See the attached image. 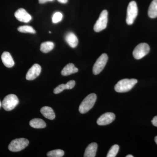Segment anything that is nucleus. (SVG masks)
Listing matches in <instances>:
<instances>
[{"mask_svg": "<svg viewBox=\"0 0 157 157\" xmlns=\"http://www.w3.org/2000/svg\"><path fill=\"white\" fill-rule=\"evenodd\" d=\"M126 157H134L132 155H128L126 156Z\"/></svg>", "mask_w": 157, "mask_h": 157, "instance_id": "obj_29", "label": "nucleus"}, {"mask_svg": "<svg viewBox=\"0 0 157 157\" xmlns=\"http://www.w3.org/2000/svg\"><path fill=\"white\" fill-rule=\"evenodd\" d=\"M150 47L146 43H141L135 47L133 52V55L136 59H142L149 53Z\"/></svg>", "mask_w": 157, "mask_h": 157, "instance_id": "obj_7", "label": "nucleus"}, {"mask_svg": "<svg viewBox=\"0 0 157 157\" xmlns=\"http://www.w3.org/2000/svg\"><path fill=\"white\" fill-rule=\"evenodd\" d=\"M137 82V80L135 78H125L118 82L114 89L118 93L127 92L132 90Z\"/></svg>", "mask_w": 157, "mask_h": 157, "instance_id": "obj_1", "label": "nucleus"}, {"mask_svg": "<svg viewBox=\"0 0 157 157\" xmlns=\"http://www.w3.org/2000/svg\"><path fill=\"white\" fill-rule=\"evenodd\" d=\"M63 18V14L60 12H55L52 17V22L54 24L58 23L61 21Z\"/></svg>", "mask_w": 157, "mask_h": 157, "instance_id": "obj_23", "label": "nucleus"}, {"mask_svg": "<svg viewBox=\"0 0 157 157\" xmlns=\"http://www.w3.org/2000/svg\"><path fill=\"white\" fill-rule=\"evenodd\" d=\"M42 70L41 66L38 64H35L28 71L26 78L28 80H33L36 79L40 75Z\"/></svg>", "mask_w": 157, "mask_h": 157, "instance_id": "obj_9", "label": "nucleus"}, {"mask_svg": "<svg viewBox=\"0 0 157 157\" xmlns=\"http://www.w3.org/2000/svg\"><path fill=\"white\" fill-rule=\"evenodd\" d=\"M1 102H0V107H1Z\"/></svg>", "mask_w": 157, "mask_h": 157, "instance_id": "obj_32", "label": "nucleus"}, {"mask_svg": "<svg viewBox=\"0 0 157 157\" xmlns=\"http://www.w3.org/2000/svg\"><path fill=\"white\" fill-rule=\"evenodd\" d=\"M66 84L67 90L72 89L75 86L76 82L74 80H70L67 82V84Z\"/></svg>", "mask_w": 157, "mask_h": 157, "instance_id": "obj_25", "label": "nucleus"}, {"mask_svg": "<svg viewBox=\"0 0 157 157\" xmlns=\"http://www.w3.org/2000/svg\"><path fill=\"white\" fill-rule=\"evenodd\" d=\"M19 103V100L15 95L11 94L6 96L2 103V106L6 111L14 109Z\"/></svg>", "mask_w": 157, "mask_h": 157, "instance_id": "obj_4", "label": "nucleus"}, {"mask_svg": "<svg viewBox=\"0 0 157 157\" xmlns=\"http://www.w3.org/2000/svg\"><path fill=\"white\" fill-rule=\"evenodd\" d=\"M65 40L68 45L72 48H75L78 45V38L76 35L72 32H70L67 34L65 36Z\"/></svg>", "mask_w": 157, "mask_h": 157, "instance_id": "obj_13", "label": "nucleus"}, {"mask_svg": "<svg viewBox=\"0 0 157 157\" xmlns=\"http://www.w3.org/2000/svg\"><path fill=\"white\" fill-rule=\"evenodd\" d=\"M115 115L113 113H106L101 116L97 121L99 125H106L109 124L115 120Z\"/></svg>", "mask_w": 157, "mask_h": 157, "instance_id": "obj_10", "label": "nucleus"}, {"mask_svg": "<svg viewBox=\"0 0 157 157\" xmlns=\"http://www.w3.org/2000/svg\"><path fill=\"white\" fill-rule=\"evenodd\" d=\"M151 122L154 126L157 127V116L153 118L152 120L151 121Z\"/></svg>", "mask_w": 157, "mask_h": 157, "instance_id": "obj_26", "label": "nucleus"}, {"mask_svg": "<svg viewBox=\"0 0 157 157\" xmlns=\"http://www.w3.org/2000/svg\"><path fill=\"white\" fill-rule=\"evenodd\" d=\"M119 150V146L117 144L113 145L108 152L107 157H115L118 152Z\"/></svg>", "mask_w": 157, "mask_h": 157, "instance_id": "obj_22", "label": "nucleus"}, {"mask_svg": "<svg viewBox=\"0 0 157 157\" xmlns=\"http://www.w3.org/2000/svg\"><path fill=\"white\" fill-rule=\"evenodd\" d=\"M98 144L96 143H92L90 144L86 149L84 157H95L98 149Z\"/></svg>", "mask_w": 157, "mask_h": 157, "instance_id": "obj_14", "label": "nucleus"}, {"mask_svg": "<svg viewBox=\"0 0 157 157\" xmlns=\"http://www.w3.org/2000/svg\"><path fill=\"white\" fill-rule=\"evenodd\" d=\"M59 2L62 3V4H66L67 3L68 0H57Z\"/></svg>", "mask_w": 157, "mask_h": 157, "instance_id": "obj_28", "label": "nucleus"}, {"mask_svg": "<svg viewBox=\"0 0 157 157\" xmlns=\"http://www.w3.org/2000/svg\"><path fill=\"white\" fill-rule=\"evenodd\" d=\"M14 16L17 20L22 22H29L32 19L30 14H29L25 9L22 8L18 9L15 12Z\"/></svg>", "mask_w": 157, "mask_h": 157, "instance_id": "obj_11", "label": "nucleus"}, {"mask_svg": "<svg viewBox=\"0 0 157 157\" xmlns=\"http://www.w3.org/2000/svg\"><path fill=\"white\" fill-rule=\"evenodd\" d=\"M40 112L43 116L50 120H52L55 118V113L51 107L45 106L42 107L40 109Z\"/></svg>", "mask_w": 157, "mask_h": 157, "instance_id": "obj_15", "label": "nucleus"}, {"mask_svg": "<svg viewBox=\"0 0 157 157\" xmlns=\"http://www.w3.org/2000/svg\"><path fill=\"white\" fill-rule=\"evenodd\" d=\"M54 47V44L52 42H43L40 46V50L44 53H47L52 50Z\"/></svg>", "mask_w": 157, "mask_h": 157, "instance_id": "obj_19", "label": "nucleus"}, {"mask_svg": "<svg viewBox=\"0 0 157 157\" xmlns=\"http://www.w3.org/2000/svg\"><path fill=\"white\" fill-rule=\"evenodd\" d=\"M78 69L75 67L73 63L68 64L65 66L61 71V74L63 76H67L71 74L78 72Z\"/></svg>", "mask_w": 157, "mask_h": 157, "instance_id": "obj_16", "label": "nucleus"}, {"mask_svg": "<svg viewBox=\"0 0 157 157\" xmlns=\"http://www.w3.org/2000/svg\"><path fill=\"white\" fill-rule=\"evenodd\" d=\"M29 141L24 138H17L12 140L9 146V149L12 152H18L22 150L28 146Z\"/></svg>", "mask_w": 157, "mask_h": 157, "instance_id": "obj_5", "label": "nucleus"}, {"mask_svg": "<svg viewBox=\"0 0 157 157\" xmlns=\"http://www.w3.org/2000/svg\"><path fill=\"white\" fill-rule=\"evenodd\" d=\"M155 141L156 143L157 144V136L156 137H155Z\"/></svg>", "mask_w": 157, "mask_h": 157, "instance_id": "obj_30", "label": "nucleus"}, {"mask_svg": "<svg viewBox=\"0 0 157 157\" xmlns=\"http://www.w3.org/2000/svg\"><path fill=\"white\" fill-rule=\"evenodd\" d=\"M108 22V11L104 10L101 12L98 20L94 26L95 32H98L103 30L106 28Z\"/></svg>", "mask_w": 157, "mask_h": 157, "instance_id": "obj_6", "label": "nucleus"}, {"mask_svg": "<svg viewBox=\"0 0 157 157\" xmlns=\"http://www.w3.org/2000/svg\"><path fill=\"white\" fill-rule=\"evenodd\" d=\"M108 59V56L105 53L99 57L93 67V72L94 75L99 74L103 70L107 64Z\"/></svg>", "mask_w": 157, "mask_h": 157, "instance_id": "obj_8", "label": "nucleus"}, {"mask_svg": "<svg viewBox=\"0 0 157 157\" xmlns=\"http://www.w3.org/2000/svg\"><path fill=\"white\" fill-rule=\"evenodd\" d=\"M17 30L21 33H29L31 34L36 33V31L31 26L24 25L20 26L17 28Z\"/></svg>", "mask_w": 157, "mask_h": 157, "instance_id": "obj_20", "label": "nucleus"}, {"mask_svg": "<svg viewBox=\"0 0 157 157\" xmlns=\"http://www.w3.org/2000/svg\"><path fill=\"white\" fill-rule=\"evenodd\" d=\"M49 33L50 34L51 33V32L50 31H49Z\"/></svg>", "mask_w": 157, "mask_h": 157, "instance_id": "obj_31", "label": "nucleus"}, {"mask_svg": "<svg viewBox=\"0 0 157 157\" xmlns=\"http://www.w3.org/2000/svg\"><path fill=\"white\" fill-rule=\"evenodd\" d=\"M64 155V151L61 149L51 151L47 154V156L48 157H62Z\"/></svg>", "mask_w": 157, "mask_h": 157, "instance_id": "obj_21", "label": "nucleus"}, {"mask_svg": "<svg viewBox=\"0 0 157 157\" xmlns=\"http://www.w3.org/2000/svg\"><path fill=\"white\" fill-rule=\"evenodd\" d=\"M149 17L151 18L157 17V0H153L148 10Z\"/></svg>", "mask_w": 157, "mask_h": 157, "instance_id": "obj_18", "label": "nucleus"}, {"mask_svg": "<svg viewBox=\"0 0 157 157\" xmlns=\"http://www.w3.org/2000/svg\"><path fill=\"white\" fill-rule=\"evenodd\" d=\"M66 89H67L66 84H62L59 85L58 86H57L56 88H55V89L54 90L53 92L55 94H58Z\"/></svg>", "mask_w": 157, "mask_h": 157, "instance_id": "obj_24", "label": "nucleus"}, {"mask_svg": "<svg viewBox=\"0 0 157 157\" xmlns=\"http://www.w3.org/2000/svg\"><path fill=\"white\" fill-rule=\"evenodd\" d=\"M97 95L95 94H91L88 95L79 105L78 110L82 114L86 113L91 109L97 100Z\"/></svg>", "mask_w": 157, "mask_h": 157, "instance_id": "obj_2", "label": "nucleus"}, {"mask_svg": "<svg viewBox=\"0 0 157 157\" xmlns=\"http://www.w3.org/2000/svg\"><path fill=\"white\" fill-rule=\"evenodd\" d=\"M138 14V9L137 3L135 1H132L129 3L127 9V16L126 21L127 24L132 25L134 23L135 18Z\"/></svg>", "mask_w": 157, "mask_h": 157, "instance_id": "obj_3", "label": "nucleus"}, {"mask_svg": "<svg viewBox=\"0 0 157 157\" xmlns=\"http://www.w3.org/2000/svg\"><path fill=\"white\" fill-rule=\"evenodd\" d=\"M53 1V0H39V2L40 4H42L46 3L47 2H52Z\"/></svg>", "mask_w": 157, "mask_h": 157, "instance_id": "obj_27", "label": "nucleus"}, {"mask_svg": "<svg viewBox=\"0 0 157 157\" xmlns=\"http://www.w3.org/2000/svg\"><path fill=\"white\" fill-rule=\"evenodd\" d=\"M2 61L4 65L8 68H11L14 66V62L11 55L8 52H5L2 54Z\"/></svg>", "mask_w": 157, "mask_h": 157, "instance_id": "obj_12", "label": "nucleus"}, {"mask_svg": "<svg viewBox=\"0 0 157 157\" xmlns=\"http://www.w3.org/2000/svg\"><path fill=\"white\" fill-rule=\"evenodd\" d=\"M29 124L34 128H44L46 127V123L43 120L40 118H34L30 121Z\"/></svg>", "mask_w": 157, "mask_h": 157, "instance_id": "obj_17", "label": "nucleus"}]
</instances>
